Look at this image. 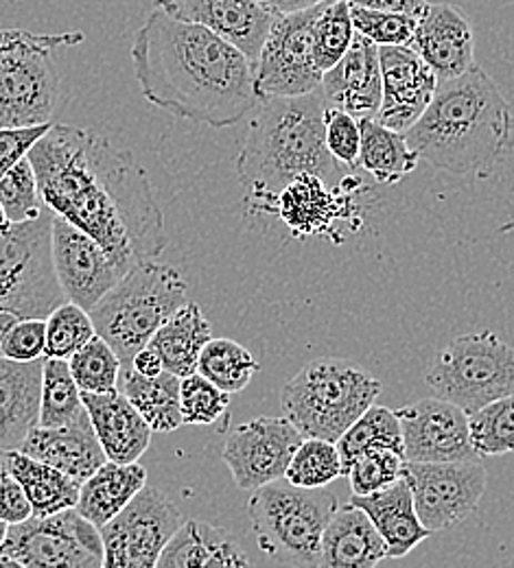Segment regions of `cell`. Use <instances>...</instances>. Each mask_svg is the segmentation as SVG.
<instances>
[{
	"mask_svg": "<svg viewBox=\"0 0 514 568\" xmlns=\"http://www.w3.org/2000/svg\"><path fill=\"white\" fill-rule=\"evenodd\" d=\"M401 477L412 493L421 523L432 534L468 518L486 490V468L480 462H405Z\"/></svg>",
	"mask_w": 514,
	"mask_h": 568,
	"instance_id": "cell-15",
	"label": "cell"
},
{
	"mask_svg": "<svg viewBox=\"0 0 514 568\" xmlns=\"http://www.w3.org/2000/svg\"><path fill=\"white\" fill-rule=\"evenodd\" d=\"M302 439V433L285 416H259L228 433L221 459L236 488L254 493L285 477Z\"/></svg>",
	"mask_w": 514,
	"mask_h": 568,
	"instance_id": "cell-16",
	"label": "cell"
},
{
	"mask_svg": "<svg viewBox=\"0 0 514 568\" xmlns=\"http://www.w3.org/2000/svg\"><path fill=\"white\" fill-rule=\"evenodd\" d=\"M324 110L322 90L259 103L236 158V175L245 191L243 204L248 213L272 214L279 193L302 173L318 175L331 186H344L355 178V169L337 162L326 146Z\"/></svg>",
	"mask_w": 514,
	"mask_h": 568,
	"instance_id": "cell-3",
	"label": "cell"
},
{
	"mask_svg": "<svg viewBox=\"0 0 514 568\" xmlns=\"http://www.w3.org/2000/svg\"><path fill=\"white\" fill-rule=\"evenodd\" d=\"M405 462H480L471 442L468 414L442 398H425L396 412Z\"/></svg>",
	"mask_w": 514,
	"mask_h": 568,
	"instance_id": "cell-18",
	"label": "cell"
},
{
	"mask_svg": "<svg viewBox=\"0 0 514 568\" xmlns=\"http://www.w3.org/2000/svg\"><path fill=\"white\" fill-rule=\"evenodd\" d=\"M381 381L346 358H315L281 389V409L302 437L337 442L376 403Z\"/></svg>",
	"mask_w": 514,
	"mask_h": 568,
	"instance_id": "cell-6",
	"label": "cell"
},
{
	"mask_svg": "<svg viewBox=\"0 0 514 568\" xmlns=\"http://www.w3.org/2000/svg\"><path fill=\"white\" fill-rule=\"evenodd\" d=\"M184 523L180 509L160 490L145 486L108 525H103L101 568H155L169 538Z\"/></svg>",
	"mask_w": 514,
	"mask_h": 568,
	"instance_id": "cell-14",
	"label": "cell"
},
{
	"mask_svg": "<svg viewBox=\"0 0 514 568\" xmlns=\"http://www.w3.org/2000/svg\"><path fill=\"white\" fill-rule=\"evenodd\" d=\"M7 473L22 486L33 516L42 518L74 509L79 500V481L20 450H11L7 455Z\"/></svg>",
	"mask_w": 514,
	"mask_h": 568,
	"instance_id": "cell-32",
	"label": "cell"
},
{
	"mask_svg": "<svg viewBox=\"0 0 514 568\" xmlns=\"http://www.w3.org/2000/svg\"><path fill=\"white\" fill-rule=\"evenodd\" d=\"M213 339L211 322L195 302L180 306L151 337L149 348L160 356L162 367L178 378L198 372V358Z\"/></svg>",
	"mask_w": 514,
	"mask_h": 568,
	"instance_id": "cell-30",
	"label": "cell"
},
{
	"mask_svg": "<svg viewBox=\"0 0 514 568\" xmlns=\"http://www.w3.org/2000/svg\"><path fill=\"white\" fill-rule=\"evenodd\" d=\"M0 568H24L16 558H11V556H4V554H0Z\"/></svg>",
	"mask_w": 514,
	"mask_h": 568,
	"instance_id": "cell-54",
	"label": "cell"
},
{
	"mask_svg": "<svg viewBox=\"0 0 514 568\" xmlns=\"http://www.w3.org/2000/svg\"><path fill=\"white\" fill-rule=\"evenodd\" d=\"M187 297L189 284L175 267L141 261L97 302L90 317L97 335L130 365Z\"/></svg>",
	"mask_w": 514,
	"mask_h": 568,
	"instance_id": "cell-5",
	"label": "cell"
},
{
	"mask_svg": "<svg viewBox=\"0 0 514 568\" xmlns=\"http://www.w3.org/2000/svg\"><path fill=\"white\" fill-rule=\"evenodd\" d=\"M141 376H158L164 367H162V361L160 356L155 355L151 348H143L141 353H137L132 363H130Z\"/></svg>",
	"mask_w": 514,
	"mask_h": 568,
	"instance_id": "cell-52",
	"label": "cell"
},
{
	"mask_svg": "<svg viewBox=\"0 0 514 568\" xmlns=\"http://www.w3.org/2000/svg\"><path fill=\"white\" fill-rule=\"evenodd\" d=\"M148 486V470L137 464L105 462L79 488L74 509L97 529L117 518Z\"/></svg>",
	"mask_w": 514,
	"mask_h": 568,
	"instance_id": "cell-29",
	"label": "cell"
},
{
	"mask_svg": "<svg viewBox=\"0 0 514 568\" xmlns=\"http://www.w3.org/2000/svg\"><path fill=\"white\" fill-rule=\"evenodd\" d=\"M254 2L261 4L272 16H290V13L311 9V7L320 4V2H326V0H254Z\"/></svg>",
	"mask_w": 514,
	"mask_h": 568,
	"instance_id": "cell-51",
	"label": "cell"
},
{
	"mask_svg": "<svg viewBox=\"0 0 514 568\" xmlns=\"http://www.w3.org/2000/svg\"><path fill=\"white\" fill-rule=\"evenodd\" d=\"M425 381L439 398L471 416L514 396V348L491 331L460 335L432 358Z\"/></svg>",
	"mask_w": 514,
	"mask_h": 568,
	"instance_id": "cell-9",
	"label": "cell"
},
{
	"mask_svg": "<svg viewBox=\"0 0 514 568\" xmlns=\"http://www.w3.org/2000/svg\"><path fill=\"white\" fill-rule=\"evenodd\" d=\"M439 81L457 79L475 67V33L464 11L449 2L427 4L410 44Z\"/></svg>",
	"mask_w": 514,
	"mask_h": 568,
	"instance_id": "cell-21",
	"label": "cell"
},
{
	"mask_svg": "<svg viewBox=\"0 0 514 568\" xmlns=\"http://www.w3.org/2000/svg\"><path fill=\"white\" fill-rule=\"evenodd\" d=\"M97 335L92 317L88 311L73 302H62L47 317V351L49 358L69 361Z\"/></svg>",
	"mask_w": 514,
	"mask_h": 568,
	"instance_id": "cell-41",
	"label": "cell"
},
{
	"mask_svg": "<svg viewBox=\"0 0 514 568\" xmlns=\"http://www.w3.org/2000/svg\"><path fill=\"white\" fill-rule=\"evenodd\" d=\"M51 261L64 300L88 313L128 274L94 239L56 214L51 221Z\"/></svg>",
	"mask_w": 514,
	"mask_h": 568,
	"instance_id": "cell-17",
	"label": "cell"
},
{
	"mask_svg": "<svg viewBox=\"0 0 514 568\" xmlns=\"http://www.w3.org/2000/svg\"><path fill=\"white\" fill-rule=\"evenodd\" d=\"M335 444L342 455L344 473L355 457L364 455L367 450L390 448L403 455V433H401L396 412L379 405L367 407L366 412L344 430V435Z\"/></svg>",
	"mask_w": 514,
	"mask_h": 568,
	"instance_id": "cell-34",
	"label": "cell"
},
{
	"mask_svg": "<svg viewBox=\"0 0 514 568\" xmlns=\"http://www.w3.org/2000/svg\"><path fill=\"white\" fill-rule=\"evenodd\" d=\"M51 221L53 213L44 209L38 219L0 234V311L20 320H47L67 302L51 261Z\"/></svg>",
	"mask_w": 514,
	"mask_h": 568,
	"instance_id": "cell-10",
	"label": "cell"
},
{
	"mask_svg": "<svg viewBox=\"0 0 514 568\" xmlns=\"http://www.w3.org/2000/svg\"><path fill=\"white\" fill-rule=\"evenodd\" d=\"M385 558V542L366 511L353 503L337 507L322 536L318 568H376Z\"/></svg>",
	"mask_w": 514,
	"mask_h": 568,
	"instance_id": "cell-28",
	"label": "cell"
},
{
	"mask_svg": "<svg viewBox=\"0 0 514 568\" xmlns=\"http://www.w3.org/2000/svg\"><path fill=\"white\" fill-rule=\"evenodd\" d=\"M180 381L162 369L158 376H141L132 365H123L117 389L137 407L153 433H171L184 425L180 412Z\"/></svg>",
	"mask_w": 514,
	"mask_h": 568,
	"instance_id": "cell-31",
	"label": "cell"
},
{
	"mask_svg": "<svg viewBox=\"0 0 514 568\" xmlns=\"http://www.w3.org/2000/svg\"><path fill=\"white\" fill-rule=\"evenodd\" d=\"M83 42V33L0 29V128L49 125L58 103L56 51Z\"/></svg>",
	"mask_w": 514,
	"mask_h": 568,
	"instance_id": "cell-8",
	"label": "cell"
},
{
	"mask_svg": "<svg viewBox=\"0 0 514 568\" xmlns=\"http://www.w3.org/2000/svg\"><path fill=\"white\" fill-rule=\"evenodd\" d=\"M11 221H9V216L4 213V209L0 206V234H4V232H9L11 230Z\"/></svg>",
	"mask_w": 514,
	"mask_h": 568,
	"instance_id": "cell-55",
	"label": "cell"
},
{
	"mask_svg": "<svg viewBox=\"0 0 514 568\" xmlns=\"http://www.w3.org/2000/svg\"><path fill=\"white\" fill-rule=\"evenodd\" d=\"M353 27L355 33L364 36L376 47H410L419 18L405 13H387V11H372L364 7H353Z\"/></svg>",
	"mask_w": 514,
	"mask_h": 568,
	"instance_id": "cell-45",
	"label": "cell"
},
{
	"mask_svg": "<svg viewBox=\"0 0 514 568\" xmlns=\"http://www.w3.org/2000/svg\"><path fill=\"white\" fill-rule=\"evenodd\" d=\"M7 536H9V525L7 523H2L0 520V547L4 545V540H7Z\"/></svg>",
	"mask_w": 514,
	"mask_h": 568,
	"instance_id": "cell-56",
	"label": "cell"
},
{
	"mask_svg": "<svg viewBox=\"0 0 514 568\" xmlns=\"http://www.w3.org/2000/svg\"><path fill=\"white\" fill-rule=\"evenodd\" d=\"M322 4L274 18L254 67V88L261 99H290L320 90L322 71L313 55V27Z\"/></svg>",
	"mask_w": 514,
	"mask_h": 568,
	"instance_id": "cell-12",
	"label": "cell"
},
{
	"mask_svg": "<svg viewBox=\"0 0 514 568\" xmlns=\"http://www.w3.org/2000/svg\"><path fill=\"white\" fill-rule=\"evenodd\" d=\"M362 193L367 189L357 175L344 186H331L318 175L302 173L279 193L272 216H279L295 239L326 236L342 243V230L353 232L362 225Z\"/></svg>",
	"mask_w": 514,
	"mask_h": 568,
	"instance_id": "cell-13",
	"label": "cell"
},
{
	"mask_svg": "<svg viewBox=\"0 0 514 568\" xmlns=\"http://www.w3.org/2000/svg\"><path fill=\"white\" fill-rule=\"evenodd\" d=\"M69 367L81 394H105L117 389L123 363L108 342L94 335L69 358Z\"/></svg>",
	"mask_w": 514,
	"mask_h": 568,
	"instance_id": "cell-40",
	"label": "cell"
},
{
	"mask_svg": "<svg viewBox=\"0 0 514 568\" xmlns=\"http://www.w3.org/2000/svg\"><path fill=\"white\" fill-rule=\"evenodd\" d=\"M379 64L383 92L374 119L405 134L423 116L441 81L412 47H379Z\"/></svg>",
	"mask_w": 514,
	"mask_h": 568,
	"instance_id": "cell-19",
	"label": "cell"
},
{
	"mask_svg": "<svg viewBox=\"0 0 514 568\" xmlns=\"http://www.w3.org/2000/svg\"><path fill=\"white\" fill-rule=\"evenodd\" d=\"M320 90L326 105L344 110L357 121L374 119L383 92L379 47L357 33L346 55L322 74Z\"/></svg>",
	"mask_w": 514,
	"mask_h": 568,
	"instance_id": "cell-22",
	"label": "cell"
},
{
	"mask_svg": "<svg viewBox=\"0 0 514 568\" xmlns=\"http://www.w3.org/2000/svg\"><path fill=\"white\" fill-rule=\"evenodd\" d=\"M155 9L175 20L213 31L221 40L236 47L252 67H256L276 18L254 0H155Z\"/></svg>",
	"mask_w": 514,
	"mask_h": 568,
	"instance_id": "cell-20",
	"label": "cell"
},
{
	"mask_svg": "<svg viewBox=\"0 0 514 568\" xmlns=\"http://www.w3.org/2000/svg\"><path fill=\"white\" fill-rule=\"evenodd\" d=\"M132 64L149 103L191 123L223 130L263 101L254 67L236 47L160 9L139 29Z\"/></svg>",
	"mask_w": 514,
	"mask_h": 568,
	"instance_id": "cell-2",
	"label": "cell"
},
{
	"mask_svg": "<svg viewBox=\"0 0 514 568\" xmlns=\"http://www.w3.org/2000/svg\"><path fill=\"white\" fill-rule=\"evenodd\" d=\"M44 209L94 239L130 272L167 247L148 171L128 149L81 128L51 125L27 153Z\"/></svg>",
	"mask_w": 514,
	"mask_h": 568,
	"instance_id": "cell-1",
	"label": "cell"
},
{
	"mask_svg": "<svg viewBox=\"0 0 514 568\" xmlns=\"http://www.w3.org/2000/svg\"><path fill=\"white\" fill-rule=\"evenodd\" d=\"M18 450L67 473L79 484L108 462L85 412L69 425L33 426Z\"/></svg>",
	"mask_w": 514,
	"mask_h": 568,
	"instance_id": "cell-23",
	"label": "cell"
},
{
	"mask_svg": "<svg viewBox=\"0 0 514 568\" xmlns=\"http://www.w3.org/2000/svg\"><path fill=\"white\" fill-rule=\"evenodd\" d=\"M340 477H344V466L337 444L320 437H304L300 442L285 473L292 486L304 490L326 488Z\"/></svg>",
	"mask_w": 514,
	"mask_h": 568,
	"instance_id": "cell-37",
	"label": "cell"
},
{
	"mask_svg": "<svg viewBox=\"0 0 514 568\" xmlns=\"http://www.w3.org/2000/svg\"><path fill=\"white\" fill-rule=\"evenodd\" d=\"M349 503H353L366 511L367 518L372 520L381 540L385 542L390 560L405 558L421 542H425L434 536L421 523L414 500H412V493L403 477L379 493H372L366 497H353Z\"/></svg>",
	"mask_w": 514,
	"mask_h": 568,
	"instance_id": "cell-26",
	"label": "cell"
},
{
	"mask_svg": "<svg viewBox=\"0 0 514 568\" xmlns=\"http://www.w3.org/2000/svg\"><path fill=\"white\" fill-rule=\"evenodd\" d=\"M85 412L81 389L74 383L69 361H42V389H40V426H64Z\"/></svg>",
	"mask_w": 514,
	"mask_h": 568,
	"instance_id": "cell-36",
	"label": "cell"
},
{
	"mask_svg": "<svg viewBox=\"0 0 514 568\" xmlns=\"http://www.w3.org/2000/svg\"><path fill=\"white\" fill-rule=\"evenodd\" d=\"M353 7H364L372 11H387V13H405L421 18L427 9V0H349Z\"/></svg>",
	"mask_w": 514,
	"mask_h": 568,
	"instance_id": "cell-50",
	"label": "cell"
},
{
	"mask_svg": "<svg viewBox=\"0 0 514 568\" xmlns=\"http://www.w3.org/2000/svg\"><path fill=\"white\" fill-rule=\"evenodd\" d=\"M362 146L357 166L379 184H396L419 166V153L405 141V134L387 130L376 119L360 121Z\"/></svg>",
	"mask_w": 514,
	"mask_h": 568,
	"instance_id": "cell-33",
	"label": "cell"
},
{
	"mask_svg": "<svg viewBox=\"0 0 514 568\" xmlns=\"http://www.w3.org/2000/svg\"><path fill=\"white\" fill-rule=\"evenodd\" d=\"M44 351H47V320L22 317L9 331L2 346V356L18 363H31V361L44 358Z\"/></svg>",
	"mask_w": 514,
	"mask_h": 568,
	"instance_id": "cell-47",
	"label": "cell"
},
{
	"mask_svg": "<svg viewBox=\"0 0 514 568\" xmlns=\"http://www.w3.org/2000/svg\"><path fill=\"white\" fill-rule=\"evenodd\" d=\"M355 27L351 16L349 0H333L324 2L320 16L313 27V55L315 64L322 71H331L351 49L355 40Z\"/></svg>",
	"mask_w": 514,
	"mask_h": 568,
	"instance_id": "cell-38",
	"label": "cell"
},
{
	"mask_svg": "<svg viewBox=\"0 0 514 568\" xmlns=\"http://www.w3.org/2000/svg\"><path fill=\"white\" fill-rule=\"evenodd\" d=\"M326 488H295L285 477L252 493L248 518L259 549L290 568H318L322 536L337 511Z\"/></svg>",
	"mask_w": 514,
	"mask_h": 568,
	"instance_id": "cell-7",
	"label": "cell"
},
{
	"mask_svg": "<svg viewBox=\"0 0 514 568\" xmlns=\"http://www.w3.org/2000/svg\"><path fill=\"white\" fill-rule=\"evenodd\" d=\"M155 568L252 567L228 529L204 520H184L164 545Z\"/></svg>",
	"mask_w": 514,
	"mask_h": 568,
	"instance_id": "cell-27",
	"label": "cell"
},
{
	"mask_svg": "<svg viewBox=\"0 0 514 568\" xmlns=\"http://www.w3.org/2000/svg\"><path fill=\"white\" fill-rule=\"evenodd\" d=\"M471 442L480 457L514 453V396L488 403L468 416Z\"/></svg>",
	"mask_w": 514,
	"mask_h": 568,
	"instance_id": "cell-39",
	"label": "cell"
},
{
	"mask_svg": "<svg viewBox=\"0 0 514 568\" xmlns=\"http://www.w3.org/2000/svg\"><path fill=\"white\" fill-rule=\"evenodd\" d=\"M259 369L261 365L254 355L232 339L213 337L198 358V374L230 396L243 392Z\"/></svg>",
	"mask_w": 514,
	"mask_h": 568,
	"instance_id": "cell-35",
	"label": "cell"
},
{
	"mask_svg": "<svg viewBox=\"0 0 514 568\" xmlns=\"http://www.w3.org/2000/svg\"><path fill=\"white\" fill-rule=\"evenodd\" d=\"M31 516H33V509L22 486L9 473H2L0 475V520L13 527L29 520Z\"/></svg>",
	"mask_w": 514,
	"mask_h": 568,
	"instance_id": "cell-49",
	"label": "cell"
},
{
	"mask_svg": "<svg viewBox=\"0 0 514 568\" xmlns=\"http://www.w3.org/2000/svg\"><path fill=\"white\" fill-rule=\"evenodd\" d=\"M18 320H20V317H16L13 313L0 311V356H2V346H4V339H7L9 331L13 328V324H16Z\"/></svg>",
	"mask_w": 514,
	"mask_h": 568,
	"instance_id": "cell-53",
	"label": "cell"
},
{
	"mask_svg": "<svg viewBox=\"0 0 514 568\" xmlns=\"http://www.w3.org/2000/svg\"><path fill=\"white\" fill-rule=\"evenodd\" d=\"M324 141L331 155L349 169H357L362 132L360 121L344 110L326 105L324 110Z\"/></svg>",
	"mask_w": 514,
	"mask_h": 568,
	"instance_id": "cell-46",
	"label": "cell"
},
{
	"mask_svg": "<svg viewBox=\"0 0 514 568\" xmlns=\"http://www.w3.org/2000/svg\"><path fill=\"white\" fill-rule=\"evenodd\" d=\"M403 464V455L390 448L367 450L364 455L355 457L344 473L349 477L353 497H366L392 486L394 481L401 479Z\"/></svg>",
	"mask_w": 514,
	"mask_h": 568,
	"instance_id": "cell-43",
	"label": "cell"
},
{
	"mask_svg": "<svg viewBox=\"0 0 514 568\" xmlns=\"http://www.w3.org/2000/svg\"><path fill=\"white\" fill-rule=\"evenodd\" d=\"M228 409L230 394H225L202 374L195 372L180 381V412L184 425H218L228 416Z\"/></svg>",
	"mask_w": 514,
	"mask_h": 568,
	"instance_id": "cell-42",
	"label": "cell"
},
{
	"mask_svg": "<svg viewBox=\"0 0 514 568\" xmlns=\"http://www.w3.org/2000/svg\"><path fill=\"white\" fill-rule=\"evenodd\" d=\"M81 400L108 462L137 464L145 455L153 430L119 389L81 394Z\"/></svg>",
	"mask_w": 514,
	"mask_h": 568,
	"instance_id": "cell-24",
	"label": "cell"
},
{
	"mask_svg": "<svg viewBox=\"0 0 514 568\" xmlns=\"http://www.w3.org/2000/svg\"><path fill=\"white\" fill-rule=\"evenodd\" d=\"M0 206L11 223H24L44 213L40 200L38 180L29 158H22L2 180H0Z\"/></svg>",
	"mask_w": 514,
	"mask_h": 568,
	"instance_id": "cell-44",
	"label": "cell"
},
{
	"mask_svg": "<svg viewBox=\"0 0 514 568\" xmlns=\"http://www.w3.org/2000/svg\"><path fill=\"white\" fill-rule=\"evenodd\" d=\"M7 455H9L7 450H0V475L7 473Z\"/></svg>",
	"mask_w": 514,
	"mask_h": 568,
	"instance_id": "cell-57",
	"label": "cell"
},
{
	"mask_svg": "<svg viewBox=\"0 0 514 568\" xmlns=\"http://www.w3.org/2000/svg\"><path fill=\"white\" fill-rule=\"evenodd\" d=\"M49 125H38V128H18V130H9V128H0V180L22 160L27 158V153L31 151V146L40 141L49 128Z\"/></svg>",
	"mask_w": 514,
	"mask_h": 568,
	"instance_id": "cell-48",
	"label": "cell"
},
{
	"mask_svg": "<svg viewBox=\"0 0 514 568\" xmlns=\"http://www.w3.org/2000/svg\"><path fill=\"white\" fill-rule=\"evenodd\" d=\"M0 554L16 558L24 568H101V531L77 509L53 516H31L9 527Z\"/></svg>",
	"mask_w": 514,
	"mask_h": 568,
	"instance_id": "cell-11",
	"label": "cell"
},
{
	"mask_svg": "<svg viewBox=\"0 0 514 568\" xmlns=\"http://www.w3.org/2000/svg\"><path fill=\"white\" fill-rule=\"evenodd\" d=\"M421 160L457 178H488L514 151V114L477 64L441 81L423 116L405 132Z\"/></svg>",
	"mask_w": 514,
	"mask_h": 568,
	"instance_id": "cell-4",
	"label": "cell"
},
{
	"mask_svg": "<svg viewBox=\"0 0 514 568\" xmlns=\"http://www.w3.org/2000/svg\"><path fill=\"white\" fill-rule=\"evenodd\" d=\"M42 361L18 363L0 356V450H18L38 426Z\"/></svg>",
	"mask_w": 514,
	"mask_h": 568,
	"instance_id": "cell-25",
	"label": "cell"
}]
</instances>
